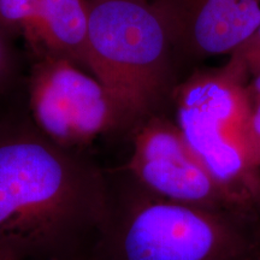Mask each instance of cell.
I'll return each instance as SVG.
<instances>
[{
    "instance_id": "obj_1",
    "label": "cell",
    "mask_w": 260,
    "mask_h": 260,
    "mask_svg": "<svg viewBox=\"0 0 260 260\" xmlns=\"http://www.w3.org/2000/svg\"><path fill=\"white\" fill-rule=\"evenodd\" d=\"M100 175L39 132L0 136V254L81 260L106 230Z\"/></svg>"
},
{
    "instance_id": "obj_2",
    "label": "cell",
    "mask_w": 260,
    "mask_h": 260,
    "mask_svg": "<svg viewBox=\"0 0 260 260\" xmlns=\"http://www.w3.org/2000/svg\"><path fill=\"white\" fill-rule=\"evenodd\" d=\"M247 79L245 61L232 54L223 68L197 71L175 92L176 124L228 201L251 199L260 189Z\"/></svg>"
},
{
    "instance_id": "obj_3",
    "label": "cell",
    "mask_w": 260,
    "mask_h": 260,
    "mask_svg": "<svg viewBox=\"0 0 260 260\" xmlns=\"http://www.w3.org/2000/svg\"><path fill=\"white\" fill-rule=\"evenodd\" d=\"M86 69L111 92L130 122L142 118L172 80V48L147 0H89Z\"/></svg>"
},
{
    "instance_id": "obj_4",
    "label": "cell",
    "mask_w": 260,
    "mask_h": 260,
    "mask_svg": "<svg viewBox=\"0 0 260 260\" xmlns=\"http://www.w3.org/2000/svg\"><path fill=\"white\" fill-rule=\"evenodd\" d=\"M40 57L29 84L30 109L38 129L54 144L82 146L130 123L121 104L96 77L63 57Z\"/></svg>"
},
{
    "instance_id": "obj_5",
    "label": "cell",
    "mask_w": 260,
    "mask_h": 260,
    "mask_svg": "<svg viewBox=\"0 0 260 260\" xmlns=\"http://www.w3.org/2000/svg\"><path fill=\"white\" fill-rule=\"evenodd\" d=\"M226 232L211 209L167 199L140 201L115 239L116 260H219Z\"/></svg>"
},
{
    "instance_id": "obj_6",
    "label": "cell",
    "mask_w": 260,
    "mask_h": 260,
    "mask_svg": "<svg viewBox=\"0 0 260 260\" xmlns=\"http://www.w3.org/2000/svg\"><path fill=\"white\" fill-rule=\"evenodd\" d=\"M129 168L141 186L161 199L205 209L228 201L178 125L167 119L151 117L142 123Z\"/></svg>"
},
{
    "instance_id": "obj_7",
    "label": "cell",
    "mask_w": 260,
    "mask_h": 260,
    "mask_svg": "<svg viewBox=\"0 0 260 260\" xmlns=\"http://www.w3.org/2000/svg\"><path fill=\"white\" fill-rule=\"evenodd\" d=\"M174 53L189 59L233 54L260 27V0H147Z\"/></svg>"
},
{
    "instance_id": "obj_8",
    "label": "cell",
    "mask_w": 260,
    "mask_h": 260,
    "mask_svg": "<svg viewBox=\"0 0 260 260\" xmlns=\"http://www.w3.org/2000/svg\"><path fill=\"white\" fill-rule=\"evenodd\" d=\"M89 0H41L38 54H53L86 68Z\"/></svg>"
},
{
    "instance_id": "obj_9",
    "label": "cell",
    "mask_w": 260,
    "mask_h": 260,
    "mask_svg": "<svg viewBox=\"0 0 260 260\" xmlns=\"http://www.w3.org/2000/svg\"><path fill=\"white\" fill-rule=\"evenodd\" d=\"M41 0H0V25L9 32L22 34L37 50Z\"/></svg>"
},
{
    "instance_id": "obj_10",
    "label": "cell",
    "mask_w": 260,
    "mask_h": 260,
    "mask_svg": "<svg viewBox=\"0 0 260 260\" xmlns=\"http://www.w3.org/2000/svg\"><path fill=\"white\" fill-rule=\"evenodd\" d=\"M8 34L9 31L0 25V81L5 79L12 63V51Z\"/></svg>"
},
{
    "instance_id": "obj_11",
    "label": "cell",
    "mask_w": 260,
    "mask_h": 260,
    "mask_svg": "<svg viewBox=\"0 0 260 260\" xmlns=\"http://www.w3.org/2000/svg\"><path fill=\"white\" fill-rule=\"evenodd\" d=\"M233 54L240 57L245 61L260 59V27L255 31V34L242 47H240L239 50L234 52Z\"/></svg>"
},
{
    "instance_id": "obj_12",
    "label": "cell",
    "mask_w": 260,
    "mask_h": 260,
    "mask_svg": "<svg viewBox=\"0 0 260 260\" xmlns=\"http://www.w3.org/2000/svg\"><path fill=\"white\" fill-rule=\"evenodd\" d=\"M245 64L248 76H252L251 82H248L249 94L253 98H260V59L245 61Z\"/></svg>"
},
{
    "instance_id": "obj_13",
    "label": "cell",
    "mask_w": 260,
    "mask_h": 260,
    "mask_svg": "<svg viewBox=\"0 0 260 260\" xmlns=\"http://www.w3.org/2000/svg\"><path fill=\"white\" fill-rule=\"evenodd\" d=\"M255 148H256V155H258V160H259V164H260V141L256 142Z\"/></svg>"
},
{
    "instance_id": "obj_14",
    "label": "cell",
    "mask_w": 260,
    "mask_h": 260,
    "mask_svg": "<svg viewBox=\"0 0 260 260\" xmlns=\"http://www.w3.org/2000/svg\"><path fill=\"white\" fill-rule=\"evenodd\" d=\"M0 260H11V259L8 258V256H5V255H3V254H0Z\"/></svg>"
}]
</instances>
